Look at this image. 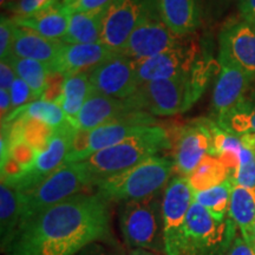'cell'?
Instances as JSON below:
<instances>
[{
    "label": "cell",
    "instance_id": "23",
    "mask_svg": "<svg viewBox=\"0 0 255 255\" xmlns=\"http://www.w3.org/2000/svg\"><path fill=\"white\" fill-rule=\"evenodd\" d=\"M108 5L91 11L76 12L70 14L69 27L63 43L66 44H98L101 43L102 32Z\"/></svg>",
    "mask_w": 255,
    "mask_h": 255
},
{
    "label": "cell",
    "instance_id": "6",
    "mask_svg": "<svg viewBox=\"0 0 255 255\" xmlns=\"http://www.w3.org/2000/svg\"><path fill=\"white\" fill-rule=\"evenodd\" d=\"M120 227L129 247L164 253L162 202L157 195L124 202L120 213Z\"/></svg>",
    "mask_w": 255,
    "mask_h": 255
},
{
    "label": "cell",
    "instance_id": "48",
    "mask_svg": "<svg viewBox=\"0 0 255 255\" xmlns=\"http://www.w3.org/2000/svg\"><path fill=\"white\" fill-rule=\"evenodd\" d=\"M253 245L255 247V227H254V235H253Z\"/></svg>",
    "mask_w": 255,
    "mask_h": 255
},
{
    "label": "cell",
    "instance_id": "21",
    "mask_svg": "<svg viewBox=\"0 0 255 255\" xmlns=\"http://www.w3.org/2000/svg\"><path fill=\"white\" fill-rule=\"evenodd\" d=\"M12 20L17 26L36 32L47 39L63 40L69 27L70 14L58 0L36 14L24 18L12 17Z\"/></svg>",
    "mask_w": 255,
    "mask_h": 255
},
{
    "label": "cell",
    "instance_id": "43",
    "mask_svg": "<svg viewBox=\"0 0 255 255\" xmlns=\"http://www.w3.org/2000/svg\"><path fill=\"white\" fill-rule=\"evenodd\" d=\"M103 242V241H100ZM100 242H95L90 246L85 247L82 252H79L77 255H123V253L119 250H113V248L104 246Z\"/></svg>",
    "mask_w": 255,
    "mask_h": 255
},
{
    "label": "cell",
    "instance_id": "49",
    "mask_svg": "<svg viewBox=\"0 0 255 255\" xmlns=\"http://www.w3.org/2000/svg\"><path fill=\"white\" fill-rule=\"evenodd\" d=\"M250 23H252V24H253L254 25V26H255V18L253 19V20H252V21H250Z\"/></svg>",
    "mask_w": 255,
    "mask_h": 255
},
{
    "label": "cell",
    "instance_id": "45",
    "mask_svg": "<svg viewBox=\"0 0 255 255\" xmlns=\"http://www.w3.org/2000/svg\"><path fill=\"white\" fill-rule=\"evenodd\" d=\"M12 113V101L9 91L0 89V114H1V122L7 119V116Z\"/></svg>",
    "mask_w": 255,
    "mask_h": 255
},
{
    "label": "cell",
    "instance_id": "16",
    "mask_svg": "<svg viewBox=\"0 0 255 255\" xmlns=\"http://www.w3.org/2000/svg\"><path fill=\"white\" fill-rule=\"evenodd\" d=\"M155 126V119L145 111H132L119 119L91 130L89 155L119 144L130 136L135 135L146 127ZM89 156V157H90Z\"/></svg>",
    "mask_w": 255,
    "mask_h": 255
},
{
    "label": "cell",
    "instance_id": "24",
    "mask_svg": "<svg viewBox=\"0 0 255 255\" xmlns=\"http://www.w3.org/2000/svg\"><path fill=\"white\" fill-rule=\"evenodd\" d=\"M20 223V193L17 187L2 183L0 186V235L1 250L11 248Z\"/></svg>",
    "mask_w": 255,
    "mask_h": 255
},
{
    "label": "cell",
    "instance_id": "40",
    "mask_svg": "<svg viewBox=\"0 0 255 255\" xmlns=\"http://www.w3.org/2000/svg\"><path fill=\"white\" fill-rule=\"evenodd\" d=\"M60 1L68 13L72 14L76 12L91 11V9L104 7L109 5L111 0H60Z\"/></svg>",
    "mask_w": 255,
    "mask_h": 255
},
{
    "label": "cell",
    "instance_id": "26",
    "mask_svg": "<svg viewBox=\"0 0 255 255\" xmlns=\"http://www.w3.org/2000/svg\"><path fill=\"white\" fill-rule=\"evenodd\" d=\"M92 87L90 83V73L83 72L69 76L64 88L60 107L65 114L66 120L75 127L78 114L84 107L85 102L90 97Z\"/></svg>",
    "mask_w": 255,
    "mask_h": 255
},
{
    "label": "cell",
    "instance_id": "3",
    "mask_svg": "<svg viewBox=\"0 0 255 255\" xmlns=\"http://www.w3.org/2000/svg\"><path fill=\"white\" fill-rule=\"evenodd\" d=\"M209 69L196 64L190 75L143 83L127 100L135 111L171 116L189 110L205 90Z\"/></svg>",
    "mask_w": 255,
    "mask_h": 255
},
{
    "label": "cell",
    "instance_id": "11",
    "mask_svg": "<svg viewBox=\"0 0 255 255\" xmlns=\"http://www.w3.org/2000/svg\"><path fill=\"white\" fill-rule=\"evenodd\" d=\"M220 64H227L255 78V26L250 21L232 20L220 33Z\"/></svg>",
    "mask_w": 255,
    "mask_h": 255
},
{
    "label": "cell",
    "instance_id": "28",
    "mask_svg": "<svg viewBox=\"0 0 255 255\" xmlns=\"http://www.w3.org/2000/svg\"><path fill=\"white\" fill-rule=\"evenodd\" d=\"M18 119H37L50 124L55 129L68 122L65 114H64L62 107L59 104L51 103V102L43 100L31 102V103L12 111L7 116V119L1 123L12 122V121Z\"/></svg>",
    "mask_w": 255,
    "mask_h": 255
},
{
    "label": "cell",
    "instance_id": "32",
    "mask_svg": "<svg viewBox=\"0 0 255 255\" xmlns=\"http://www.w3.org/2000/svg\"><path fill=\"white\" fill-rule=\"evenodd\" d=\"M18 120H21V138L37 152L45 150L56 131L55 128L37 119Z\"/></svg>",
    "mask_w": 255,
    "mask_h": 255
},
{
    "label": "cell",
    "instance_id": "29",
    "mask_svg": "<svg viewBox=\"0 0 255 255\" xmlns=\"http://www.w3.org/2000/svg\"><path fill=\"white\" fill-rule=\"evenodd\" d=\"M7 60L11 63L17 77L23 79L32 89L38 100H40L44 88H45L47 75L51 71L49 64L34 59L19 58L14 55H12Z\"/></svg>",
    "mask_w": 255,
    "mask_h": 255
},
{
    "label": "cell",
    "instance_id": "22",
    "mask_svg": "<svg viewBox=\"0 0 255 255\" xmlns=\"http://www.w3.org/2000/svg\"><path fill=\"white\" fill-rule=\"evenodd\" d=\"M64 45L62 40L47 39L27 28H15L13 55L19 58L39 60L51 66L58 57Z\"/></svg>",
    "mask_w": 255,
    "mask_h": 255
},
{
    "label": "cell",
    "instance_id": "10",
    "mask_svg": "<svg viewBox=\"0 0 255 255\" xmlns=\"http://www.w3.org/2000/svg\"><path fill=\"white\" fill-rule=\"evenodd\" d=\"M193 34L181 45L136 63L138 84L190 75L195 69L199 56V44L194 39Z\"/></svg>",
    "mask_w": 255,
    "mask_h": 255
},
{
    "label": "cell",
    "instance_id": "35",
    "mask_svg": "<svg viewBox=\"0 0 255 255\" xmlns=\"http://www.w3.org/2000/svg\"><path fill=\"white\" fill-rule=\"evenodd\" d=\"M66 79H68V76L65 73L56 71V70H51L49 75H47L45 88H44L40 100L60 105Z\"/></svg>",
    "mask_w": 255,
    "mask_h": 255
},
{
    "label": "cell",
    "instance_id": "14",
    "mask_svg": "<svg viewBox=\"0 0 255 255\" xmlns=\"http://www.w3.org/2000/svg\"><path fill=\"white\" fill-rule=\"evenodd\" d=\"M155 0H111L105 13L101 43L120 52Z\"/></svg>",
    "mask_w": 255,
    "mask_h": 255
},
{
    "label": "cell",
    "instance_id": "46",
    "mask_svg": "<svg viewBox=\"0 0 255 255\" xmlns=\"http://www.w3.org/2000/svg\"><path fill=\"white\" fill-rule=\"evenodd\" d=\"M129 255H157L152 252H149L146 250H142V248H136V250H132L130 252Z\"/></svg>",
    "mask_w": 255,
    "mask_h": 255
},
{
    "label": "cell",
    "instance_id": "4",
    "mask_svg": "<svg viewBox=\"0 0 255 255\" xmlns=\"http://www.w3.org/2000/svg\"><path fill=\"white\" fill-rule=\"evenodd\" d=\"M175 169L171 159L159 156L145 159L135 167L95 184L107 202H129L157 195Z\"/></svg>",
    "mask_w": 255,
    "mask_h": 255
},
{
    "label": "cell",
    "instance_id": "39",
    "mask_svg": "<svg viewBox=\"0 0 255 255\" xmlns=\"http://www.w3.org/2000/svg\"><path fill=\"white\" fill-rule=\"evenodd\" d=\"M9 96H11L12 101V111L38 100L37 96L32 91V89L19 77L14 79L13 84L9 89Z\"/></svg>",
    "mask_w": 255,
    "mask_h": 255
},
{
    "label": "cell",
    "instance_id": "9",
    "mask_svg": "<svg viewBox=\"0 0 255 255\" xmlns=\"http://www.w3.org/2000/svg\"><path fill=\"white\" fill-rule=\"evenodd\" d=\"M194 193L187 177L176 176L168 183L162 199V223L165 255H180L183 228Z\"/></svg>",
    "mask_w": 255,
    "mask_h": 255
},
{
    "label": "cell",
    "instance_id": "36",
    "mask_svg": "<svg viewBox=\"0 0 255 255\" xmlns=\"http://www.w3.org/2000/svg\"><path fill=\"white\" fill-rule=\"evenodd\" d=\"M15 28H17V25L12 20V18L1 15V19H0V58L1 60H7L13 55Z\"/></svg>",
    "mask_w": 255,
    "mask_h": 255
},
{
    "label": "cell",
    "instance_id": "2",
    "mask_svg": "<svg viewBox=\"0 0 255 255\" xmlns=\"http://www.w3.org/2000/svg\"><path fill=\"white\" fill-rule=\"evenodd\" d=\"M170 148L171 142L167 130L158 126H150L119 144L95 152L79 163L95 186L104 178L123 173Z\"/></svg>",
    "mask_w": 255,
    "mask_h": 255
},
{
    "label": "cell",
    "instance_id": "30",
    "mask_svg": "<svg viewBox=\"0 0 255 255\" xmlns=\"http://www.w3.org/2000/svg\"><path fill=\"white\" fill-rule=\"evenodd\" d=\"M215 122L223 130L237 136L255 133V103L242 100L237 107Z\"/></svg>",
    "mask_w": 255,
    "mask_h": 255
},
{
    "label": "cell",
    "instance_id": "12",
    "mask_svg": "<svg viewBox=\"0 0 255 255\" xmlns=\"http://www.w3.org/2000/svg\"><path fill=\"white\" fill-rule=\"evenodd\" d=\"M90 83L92 91L126 100L135 94L139 87L137 64L123 53L117 52L92 70Z\"/></svg>",
    "mask_w": 255,
    "mask_h": 255
},
{
    "label": "cell",
    "instance_id": "8",
    "mask_svg": "<svg viewBox=\"0 0 255 255\" xmlns=\"http://www.w3.org/2000/svg\"><path fill=\"white\" fill-rule=\"evenodd\" d=\"M188 36H178L169 28L158 13L156 0L145 11L130 34L126 46L120 51L133 62L139 63L176 47L187 40Z\"/></svg>",
    "mask_w": 255,
    "mask_h": 255
},
{
    "label": "cell",
    "instance_id": "31",
    "mask_svg": "<svg viewBox=\"0 0 255 255\" xmlns=\"http://www.w3.org/2000/svg\"><path fill=\"white\" fill-rule=\"evenodd\" d=\"M233 183L227 180L219 186L210 189L194 193V201L208 210L213 218L218 221H223L229 209Z\"/></svg>",
    "mask_w": 255,
    "mask_h": 255
},
{
    "label": "cell",
    "instance_id": "42",
    "mask_svg": "<svg viewBox=\"0 0 255 255\" xmlns=\"http://www.w3.org/2000/svg\"><path fill=\"white\" fill-rule=\"evenodd\" d=\"M227 255H255V247L244 238H235L229 246Z\"/></svg>",
    "mask_w": 255,
    "mask_h": 255
},
{
    "label": "cell",
    "instance_id": "18",
    "mask_svg": "<svg viewBox=\"0 0 255 255\" xmlns=\"http://www.w3.org/2000/svg\"><path fill=\"white\" fill-rule=\"evenodd\" d=\"M220 65L221 69L215 82L212 98L213 114L215 115L216 121L228 114L244 100V96L252 81L246 73L234 66L227 64Z\"/></svg>",
    "mask_w": 255,
    "mask_h": 255
},
{
    "label": "cell",
    "instance_id": "27",
    "mask_svg": "<svg viewBox=\"0 0 255 255\" xmlns=\"http://www.w3.org/2000/svg\"><path fill=\"white\" fill-rule=\"evenodd\" d=\"M229 177L231 171L226 165L215 156L207 155L187 178L193 193H197L219 186Z\"/></svg>",
    "mask_w": 255,
    "mask_h": 255
},
{
    "label": "cell",
    "instance_id": "41",
    "mask_svg": "<svg viewBox=\"0 0 255 255\" xmlns=\"http://www.w3.org/2000/svg\"><path fill=\"white\" fill-rule=\"evenodd\" d=\"M15 78H17V75H15L11 63L8 60H1L0 63V89L9 91Z\"/></svg>",
    "mask_w": 255,
    "mask_h": 255
},
{
    "label": "cell",
    "instance_id": "13",
    "mask_svg": "<svg viewBox=\"0 0 255 255\" xmlns=\"http://www.w3.org/2000/svg\"><path fill=\"white\" fill-rule=\"evenodd\" d=\"M207 155H213L210 120L199 119L181 128L175 142V171L188 177Z\"/></svg>",
    "mask_w": 255,
    "mask_h": 255
},
{
    "label": "cell",
    "instance_id": "7",
    "mask_svg": "<svg viewBox=\"0 0 255 255\" xmlns=\"http://www.w3.org/2000/svg\"><path fill=\"white\" fill-rule=\"evenodd\" d=\"M234 233L232 220L218 221L193 201L184 223L180 255H218L232 245Z\"/></svg>",
    "mask_w": 255,
    "mask_h": 255
},
{
    "label": "cell",
    "instance_id": "5",
    "mask_svg": "<svg viewBox=\"0 0 255 255\" xmlns=\"http://www.w3.org/2000/svg\"><path fill=\"white\" fill-rule=\"evenodd\" d=\"M89 187H92L90 177L82 164L77 162L63 164L37 186L26 190H19L20 223L18 231L46 209L69 197L81 194Z\"/></svg>",
    "mask_w": 255,
    "mask_h": 255
},
{
    "label": "cell",
    "instance_id": "44",
    "mask_svg": "<svg viewBox=\"0 0 255 255\" xmlns=\"http://www.w3.org/2000/svg\"><path fill=\"white\" fill-rule=\"evenodd\" d=\"M239 9L242 19L252 21L255 18V0H239Z\"/></svg>",
    "mask_w": 255,
    "mask_h": 255
},
{
    "label": "cell",
    "instance_id": "1",
    "mask_svg": "<svg viewBox=\"0 0 255 255\" xmlns=\"http://www.w3.org/2000/svg\"><path fill=\"white\" fill-rule=\"evenodd\" d=\"M111 237L108 202L98 194H77L46 209L20 228L8 255H77Z\"/></svg>",
    "mask_w": 255,
    "mask_h": 255
},
{
    "label": "cell",
    "instance_id": "34",
    "mask_svg": "<svg viewBox=\"0 0 255 255\" xmlns=\"http://www.w3.org/2000/svg\"><path fill=\"white\" fill-rule=\"evenodd\" d=\"M90 133L91 130L76 129L72 136L71 145H70L69 154L66 156L65 163H77L87 159L90 148Z\"/></svg>",
    "mask_w": 255,
    "mask_h": 255
},
{
    "label": "cell",
    "instance_id": "20",
    "mask_svg": "<svg viewBox=\"0 0 255 255\" xmlns=\"http://www.w3.org/2000/svg\"><path fill=\"white\" fill-rule=\"evenodd\" d=\"M156 5L162 20L175 34H193L200 26V0H156Z\"/></svg>",
    "mask_w": 255,
    "mask_h": 255
},
{
    "label": "cell",
    "instance_id": "37",
    "mask_svg": "<svg viewBox=\"0 0 255 255\" xmlns=\"http://www.w3.org/2000/svg\"><path fill=\"white\" fill-rule=\"evenodd\" d=\"M8 156H11L25 170L28 171L36 163L38 152L24 139H19L8 144Z\"/></svg>",
    "mask_w": 255,
    "mask_h": 255
},
{
    "label": "cell",
    "instance_id": "25",
    "mask_svg": "<svg viewBox=\"0 0 255 255\" xmlns=\"http://www.w3.org/2000/svg\"><path fill=\"white\" fill-rule=\"evenodd\" d=\"M229 218L241 231L242 238L253 245L255 227V189L233 184Z\"/></svg>",
    "mask_w": 255,
    "mask_h": 255
},
{
    "label": "cell",
    "instance_id": "47",
    "mask_svg": "<svg viewBox=\"0 0 255 255\" xmlns=\"http://www.w3.org/2000/svg\"><path fill=\"white\" fill-rule=\"evenodd\" d=\"M12 1L13 0H0V4H1V7H7V5L11 4Z\"/></svg>",
    "mask_w": 255,
    "mask_h": 255
},
{
    "label": "cell",
    "instance_id": "19",
    "mask_svg": "<svg viewBox=\"0 0 255 255\" xmlns=\"http://www.w3.org/2000/svg\"><path fill=\"white\" fill-rule=\"evenodd\" d=\"M135 111L126 100L109 97L92 91L78 114L75 127L77 129L94 130L96 128L114 121L123 115Z\"/></svg>",
    "mask_w": 255,
    "mask_h": 255
},
{
    "label": "cell",
    "instance_id": "38",
    "mask_svg": "<svg viewBox=\"0 0 255 255\" xmlns=\"http://www.w3.org/2000/svg\"><path fill=\"white\" fill-rule=\"evenodd\" d=\"M58 0H15L7 5V8L13 13V17H30L55 4Z\"/></svg>",
    "mask_w": 255,
    "mask_h": 255
},
{
    "label": "cell",
    "instance_id": "15",
    "mask_svg": "<svg viewBox=\"0 0 255 255\" xmlns=\"http://www.w3.org/2000/svg\"><path fill=\"white\" fill-rule=\"evenodd\" d=\"M77 129L70 122L57 128L52 138L45 150L38 152L36 163L30 170L26 171L23 177L15 184L19 190H26L40 183L44 178L50 176L65 164L66 156L69 154L72 136Z\"/></svg>",
    "mask_w": 255,
    "mask_h": 255
},
{
    "label": "cell",
    "instance_id": "17",
    "mask_svg": "<svg viewBox=\"0 0 255 255\" xmlns=\"http://www.w3.org/2000/svg\"><path fill=\"white\" fill-rule=\"evenodd\" d=\"M117 53L104 44H66L60 50L55 63L51 65V70L65 73L66 76L77 73H90L96 66L104 60L111 58Z\"/></svg>",
    "mask_w": 255,
    "mask_h": 255
},
{
    "label": "cell",
    "instance_id": "33",
    "mask_svg": "<svg viewBox=\"0 0 255 255\" xmlns=\"http://www.w3.org/2000/svg\"><path fill=\"white\" fill-rule=\"evenodd\" d=\"M229 180L234 186L255 189V152L244 145L240 152L239 167L231 174Z\"/></svg>",
    "mask_w": 255,
    "mask_h": 255
}]
</instances>
